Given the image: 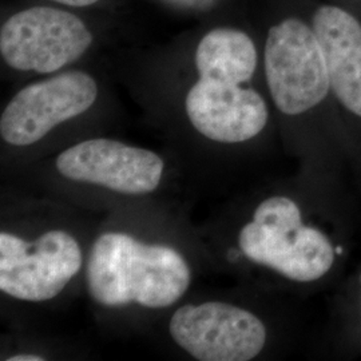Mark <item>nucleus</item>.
Wrapping results in <instances>:
<instances>
[{
    "mask_svg": "<svg viewBox=\"0 0 361 361\" xmlns=\"http://www.w3.org/2000/svg\"><path fill=\"white\" fill-rule=\"evenodd\" d=\"M264 66L271 99L286 116L310 111L331 91L328 67L316 34L296 18L284 19L269 30Z\"/></svg>",
    "mask_w": 361,
    "mask_h": 361,
    "instance_id": "nucleus-4",
    "label": "nucleus"
},
{
    "mask_svg": "<svg viewBox=\"0 0 361 361\" xmlns=\"http://www.w3.org/2000/svg\"><path fill=\"white\" fill-rule=\"evenodd\" d=\"M54 1L67 4V6H73V7H87V6H91V4H94L99 0H54Z\"/></svg>",
    "mask_w": 361,
    "mask_h": 361,
    "instance_id": "nucleus-11",
    "label": "nucleus"
},
{
    "mask_svg": "<svg viewBox=\"0 0 361 361\" xmlns=\"http://www.w3.org/2000/svg\"><path fill=\"white\" fill-rule=\"evenodd\" d=\"M44 357L40 355H30V353H23V355H13L8 357L7 361H43Z\"/></svg>",
    "mask_w": 361,
    "mask_h": 361,
    "instance_id": "nucleus-12",
    "label": "nucleus"
},
{
    "mask_svg": "<svg viewBox=\"0 0 361 361\" xmlns=\"http://www.w3.org/2000/svg\"><path fill=\"white\" fill-rule=\"evenodd\" d=\"M98 97L90 74L67 71L28 85L6 106L0 118V135L13 146H30L54 128L87 111Z\"/></svg>",
    "mask_w": 361,
    "mask_h": 361,
    "instance_id": "nucleus-8",
    "label": "nucleus"
},
{
    "mask_svg": "<svg viewBox=\"0 0 361 361\" xmlns=\"http://www.w3.org/2000/svg\"><path fill=\"white\" fill-rule=\"evenodd\" d=\"M169 331L177 345L200 361L252 360L267 343V328L255 313L221 301L180 307Z\"/></svg>",
    "mask_w": 361,
    "mask_h": 361,
    "instance_id": "nucleus-7",
    "label": "nucleus"
},
{
    "mask_svg": "<svg viewBox=\"0 0 361 361\" xmlns=\"http://www.w3.org/2000/svg\"><path fill=\"white\" fill-rule=\"evenodd\" d=\"M250 37L234 28H216L198 43L195 66L200 79L186 95V114L207 140L240 143L253 140L269 118L264 98L250 82L257 67Z\"/></svg>",
    "mask_w": 361,
    "mask_h": 361,
    "instance_id": "nucleus-1",
    "label": "nucleus"
},
{
    "mask_svg": "<svg viewBox=\"0 0 361 361\" xmlns=\"http://www.w3.org/2000/svg\"><path fill=\"white\" fill-rule=\"evenodd\" d=\"M316 34L336 99L361 118V23L348 11L323 4L313 13Z\"/></svg>",
    "mask_w": 361,
    "mask_h": 361,
    "instance_id": "nucleus-10",
    "label": "nucleus"
},
{
    "mask_svg": "<svg viewBox=\"0 0 361 361\" xmlns=\"http://www.w3.org/2000/svg\"><path fill=\"white\" fill-rule=\"evenodd\" d=\"M238 245L252 262L298 283L320 280L335 264L328 235L304 225L300 207L285 195H273L258 205L240 232Z\"/></svg>",
    "mask_w": 361,
    "mask_h": 361,
    "instance_id": "nucleus-3",
    "label": "nucleus"
},
{
    "mask_svg": "<svg viewBox=\"0 0 361 361\" xmlns=\"http://www.w3.org/2000/svg\"><path fill=\"white\" fill-rule=\"evenodd\" d=\"M92 43L87 26L74 13L32 7L13 15L0 31L4 62L19 71L51 74L78 61Z\"/></svg>",
    "mask_w": 361,
    "mask_h": 361,
    "instance_id": "nucleus-6",
    "label": "nucleus"
},
{
    "mask_svg": "<svg viewBox=\"0 0 361 361\" xmlns=\"http://www.w3.org/2000/svg\"><path fill=\"white\" fill-rule=\"evenodd\" d=\"M82 264L79 243L65 231H49L34 241L0 233V290L13 298L30 302L52 300Z\"/></svg>",
    "mask_w": 361,
    "mask_h": 361,
    "instance_id": "nucleus-5",
    "label": "nucleus"
},
{
    "mask_svg": "<svg viewBox=\"0 0 361 361\" xmlns=\"http://www.w3.org/2000/svg\"><path fill=\"white\" fill-rule=\"evenodd\" d=\"M56 169L67 180L134 195L154 192L162 180L165 164L152 150L95 138L61 153Z\"/></svg>",
    "mask_w": 361,
    "mask_h": 361,
    "instance_id": "nucleus-9",
    "label": "nucleus"
},
{
    "mask_svg": "<svg viewBox=\"0 0 361 361\" xmlns=\"http://www.w3.org/2000/svg\"><path fill=\"white\" fill-rule=\"evenodd\" d=\"M190 279V268L178 250L143 244L121 232L97 238L86 271L90 296L110 308L129 304L166 308L186 293Z\"/></svg>",
    "mask_w": 361,
    "mask_h": 361,
    "instance_id": "nucleus-2",
    "label": "nucleus"
}]
</instances>
